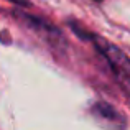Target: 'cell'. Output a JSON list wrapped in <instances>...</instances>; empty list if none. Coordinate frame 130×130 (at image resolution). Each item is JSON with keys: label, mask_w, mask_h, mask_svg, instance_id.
I'll use <instances>...</instances> for the list:
<instances>
[{"label": "cell", "mask_w": 130, "mask_h": 130, "mask_svg": "<svg viewBox=\"0 0 130 130\" xmlns=\"http://www.w3.org/2000/svg\"><path fill=\"white\" fill-rule=\"evenodd\" d=\"M91 114L95 120H99L105 128L110 130H125L127 122L125 117L114 107V105L107 104L104 101H99L95 104H92L91 107Z\"/></svg>", "instance_id": "cell-2"}, {"label": "cell", "mask_w": 130, "mask_h": 130, "mask_svg": "<svg viewBox=\"0 0 130 130\" xmlns=\"http://www.w3.org/2000/svg\"><path fill=\"white\" fill-rule=\"evenodd\" d=\"M86 38L92 40V44L95 46V50L101 53V56L105 59L110 73L114 74L115 81L119 83L124 91H130V58L117 44L110 43L109 40L101 38L99 35L94 33H86Z\"/></svg>", "instance_id": "cell-1"}, {"label": "cell", "mask_w": 130, "mask_h": 130, "mask_svg": "<svg viewBox=\"0 0 130 130\" xmlns=\"http://www.w3.org/2000/svg\"><path fill=\"white\" fill-rule=\"evenodd\" d=\"M94 2H102V0H94Z\"/></svg>", "instance_id": "cell-3"}]
</instances>
